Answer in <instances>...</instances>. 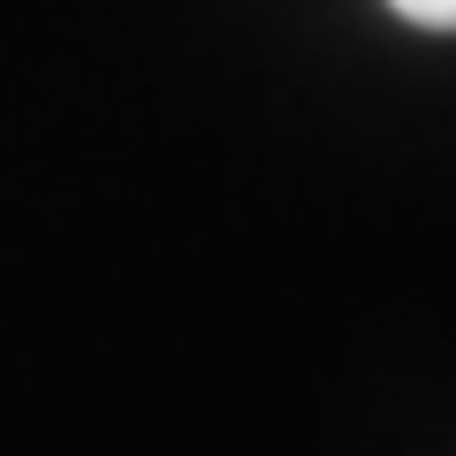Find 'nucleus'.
Returning <instances> with one entry per match:
<instances>
[{
    "instance_id": "f257e3e1",
    "label": "nucleus",
    "mask_w": 456,
    "mask_h": 456,
    "mask_svg": "<svg viewBox=\"0 0 456 456\" xmlns=\"http://www.w3.org/2000/svg\"><path fill=\"white\" fill-rule=\"evenodd\" d=\"M388 8L419 31H456V0H388Z\"/></svg>"
}]
</instances>
